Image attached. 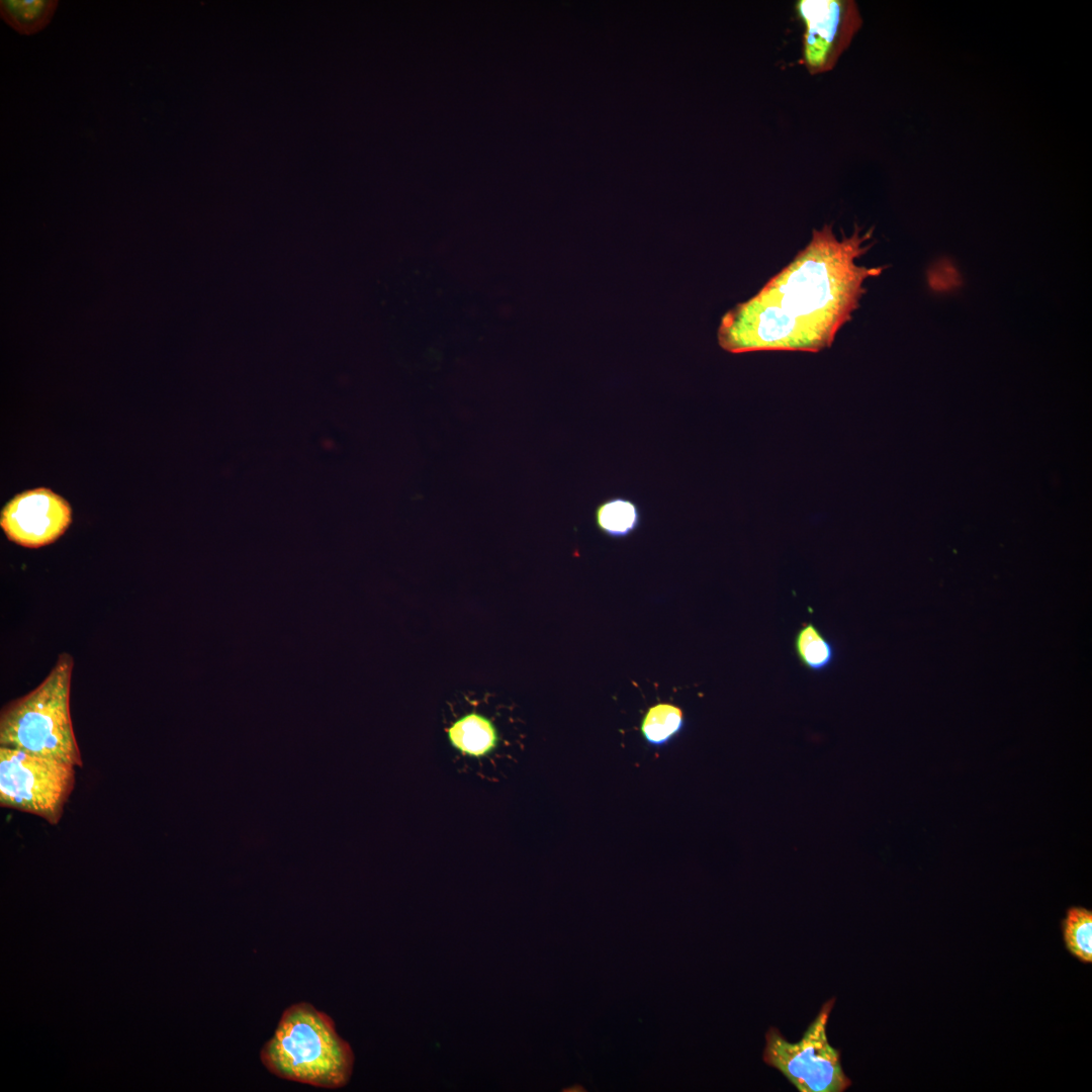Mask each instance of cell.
I'll list each match as a JSON object with an SVG mask.
<instances>
[{
  "instance_id": "obj_1",
  "label": "cell",
  "mask_w": 1092,
  "mask_h": 1092,
  "mask_svg": "<svg viewBox=\"0 0 1092 1092\" xmlns=\"http://www.w3.org/2000/svg\"><path fill=\"white\" fill-rule=\"evenodd\" d=\"M855 230L838 240L832 224L813 230L804 250L755 295L722 317L719 346L732 354L760 350L819 352L831 346L864 292L863 281L883 267L857 266L872 236Z\"/></svg>"
},
{
  "instance_id": "obj_2",
  "label": "cell",
  "mask_w": 1092,
  "mask_h": 1092,
  "mask_svg": "<svg viewBox=\"0 0 1092 1092\" xmlns=\"http://www.w3.org/2000/svg\"><path fill=\"white\" fill-rule=\"evenodd\" d=\"M260 1059L281 1079L326 1089L346 1086L354 1067L351 1045L339 1035L334 1020L308 1002L283 1011Z\"/></svg>"
},
{
  "instance_id": "obj_3",
  "label": "cell",
  "mask_w": 1092,
  "mask_h": 1092,
  "mask_svg": "<svg viewBox=\"0 0 1092 1092\" xmlns=\"http://www.w3.org/2000/svg\"><path fill=\"white\" fill-rule=\"evenodd\" d=\"M73 658L59 656L31 692L6 705L0 716V746L83 764L70 713Z\"/></svg>"
},
{
  "instance_id": "obj_4",
  "label": "cell",
  "mask_w": 1092,
  "mask_h": 1092,
  "mask_svg": "<svg viewBox=\"0 0 1092 1092\" xmlns=\"http://www.w3.org/2000/svg\"><path fill=\"white\" fill-rule=\"evenodd\" d=\"M76 766L0 746V805L59 823L74 789Z\"/></svg>"
},
{
  "instance_id": "obj_5",
  "label": "cell",
  "mask_w": 1092,
  "mask_h": 1092,
  "mask_svg": "<svg viewBox=\"0 0 1092 1092\" xmlns=\"http://www.w3.org/2000/svg\"><path fill=\"white\" fill-rule=\"evenodd\" d=\"M835 998L826 1001L802 1038L788 1041L775 1027L765 1034L763 1061L778 1069L800 1092H842L850 1085L840 1051L830 1045L826 1026Z\"/></svg>"
},
{
  "instance_id": "obj_6",
  "label": "cell",
  "mask_w": 1092,
  "mask_h": 1092,
  "mask_svg": "<svg viewBox=\"0 0 1092 1092\" xmlns=\"http://www.w3.org/2000/svg\"><path fill=\"white\" fill-rule=\"evenodd\" d=\"M804 26L800 63L811 75L828 72L848 48L862 19L853 0H798Z\"/></svg>"
},
{
  "instance_id": "obj_7",
  "label": "cell",
  "mask_w": 1092,
  "mask_h": 1092,
  "mask_svg": "<svg viewBox=\"0 0 1092 1092\" xmlns=\"http://www.w3.org/2000/svg\"><path fill=\"white\" fill-rule=\"evenodd\" d=\"M489 706L479 700H466L461 708L454 707L445 728L461 764L484 776L502 772L509 759L502 714L492 712Z\"/></svg>"
},
{
  "instance_id": "obj_8",
  "label": "cell",
  "mask_w": 1092,
  "mask_h": 1092,
  "mask_svg": "<svg viewBox=\"0 0 1092 1092\" xmlns=\"http://www.w3.org/2000/svg\"><path fill=\"white\" fill-rule=\"evenodd\" d=\"M71 523L70 504L47 487L16 494L0 515V526L6 537L26 548H39L55 542Z\"/></svg>"
},
{
  "instance_id": "obj_9",
  "label": "cell",
  "mask_w": 1092,
  "mask_h": 1092,
  "mask_svg": "<svg viewBox=\"0 0 1092 1092\" xmlns=\"http://www.w3.org/2000/svg\"><path fill=\"white\" fill-rule=\"evenodd\" d=\"M641 519L638 504L624 496L604 499L595 510V523L600 532L615 539L633 534L639 528Z\"/></svg>"
},
{
  "instance_id": "obj_10",
  "label": "cell",
  "mask_w": 1092,
  "mask_h": 1092,
  "mask_svg": "<svg viewBox=\"0 0 1092 1092\" xmlns=\"http://www.w3.org/2000/svg\"><path fill=\"white\" fill-rule=\"evenodd\" d=\"M58 3L56 0H1V18L20 34L30 35L49 24Z\"/></svg>"
},
{
  "instance_id": "obj_11",
  "label": "cell",
  "mask_w": 1092,
  "mask_h": 1092,
  "mask_svg": "<svg viewBox=\"0 0 1092 1092\" xmlns=\"http://www.w3.org/2000/svg\"><path fill=\"white\" fill-rule=\"evenodd\" d=\"M794 650L799 662L814 672L828 669L835 659L833 643L813 623H807L797 631Z\"/></svg>"
},
{
  "instance_id": "obj_12",
  "label": "cell",
  "mask_w": 1092,
  "mask_h": 1092,
  "mask_svg": "<svg viewBox=\"0 0 1092 1092\" xmlns=\"http://www.w3.org/2000/svg\"><path fill=\"white\" fill-rule=\"evenodd\" d=\"M685 718L680 708L659 703L650 707L641 723V733L650 746L666 745L684 729Z\"/></svg>"
},
{
  "instance_id": "obj_13",
  "label": "cell",
  "mask_w": 1092,
  "mask_h": 1092,
  "mask_svg": "<svg viewBox=\"0 0 1092 1092\" xmlns=\"http://www.w3.org/2000/svg\"><path fill=\"white\" fill-rule=\"evenodd\" d=\"M1066 949L1083 964L1092 963V911L1072 906L1061 922Z\"/></svg>"
}]
</instances>
